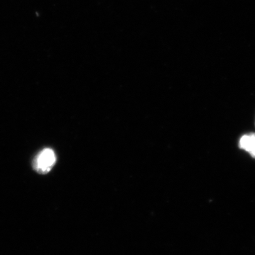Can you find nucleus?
I'll return each instance as SVG.
<instances>
[{
    "label": "nucleus",
    "instance_id": "obj_1",
    "mask_svg": "<svg viewBox=\"0 0 255 255\" xmlns=\"http://www.w3.org/2000/svg\"><path fill=\"white\" fill-rule=\"evenodd\" d=\"M56 162V156L53 150L44 149L36 156L33 162V167L38 173L45 174L51 170Z\"/></svg>",
    "mask_w": 255,
    "mask_h": 255
},
{
    "label": "nucleus",
    "instance_id": "obj_2",
    "mask_svg": "<svg viewBox=\"0 0 255 255\" xmlns=\"http://www.w3.org/2000/svg\"><path fill=\"white\" fill-rule=\"evenodd\" d=\"M240 148L249 152L253 158H255V133L246 134L242 136L239 142Z\"/></svg>",
    "mask_w": 255,
    "mask_h": 255
}]
</instances>
